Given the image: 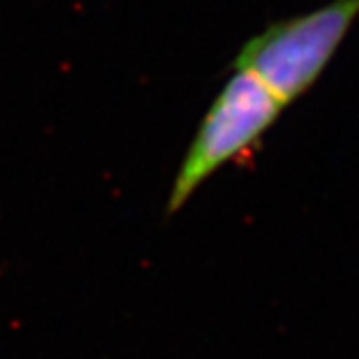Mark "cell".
Here are the masks:
<instances>
[{"mask_svg": "<svg viewBox=\"0 0 359 359\" xmlns=\"http://www.w3.org/2000/svg\"><path fill=\"white\" fill-rule=\"evenodd\" d=\"M359 18V0H332L268 26L236 58L285 106L302 98L330 66Z\"/></svg>", "mask_w": 359, "mask_h": 359, "instance_id": "obj_1", "label": "cell"}, {"mask_svg": "<svg viewBox=\"0 0 359 359\" xmlns=\"http://www.w3.org/2000/svg\"><path fill=\"white\" fill-rule=\"evenodd\" d=\"M287 106L244 68H236L208 108L170 190L166 214L174 216L219 168L242 158L266 136Z\"/></svg>", "mask_w": 359, "mask_h": 359, "instance_id": "obj_2", "label": "cell"}]
</instances>
